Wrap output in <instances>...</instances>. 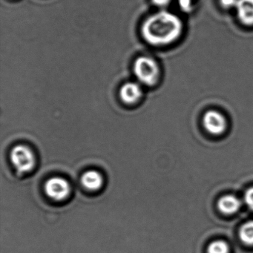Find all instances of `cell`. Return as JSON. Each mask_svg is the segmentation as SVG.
Wrapping results in <instances>:
<instances>
[{
	"instance_id": "cell-1",
	"label": "cell",
	"mask_w": 253,
	"mask_h": 253,
	"mask_svg": "<svg viewBox=\"0 0 253 253\" xmlns=\"http://www.w3.org/2000/svg\"><path fill=\"white\" fill-rule=\"evenodd\" d=\"M183 28V23L179 17L167 11H161L145 20L142 26V35L151 45H168L178 39Z\"/></svg>"
},
{
	"instance_id": "cell-2",
	"label": "cell",
	"mask_w": 253,
	"mask_h": 253,
	"mask_svg": "<svg viewBox=\"0 0 253 253\" xmlns=\"http://www.w3.org/2000/svg\"><path fill=\"white\" fill-rule=\"evenodd\" d=\"M134 72L139 82L148 86L155 85L160 78L159 66L149 57H138L135 60Z\"/></svg>"
},
{
	"instance_id": "cell-3",
	"label": "cell",
	"mask_w": 253,
	"mask_h": 253,
	"mask_svg": "<svg viewBox=\"0 0 253 253\" xmlns=\"http://www.w3.org/2000/svg\"><path fill=\"white\" fill-rule=\"evenodd\" d=\"M10 159L14 169L20 173L32 171L36 165V157L33 151L26 145L14 146L11 151Z\"/></svg>"
},
{
	"instance_id": "cell-4",
	"label": "cell",
	"mask_w": 253,
	"mask_h": 253,
	"mask_svg": "<svg viewBox=\"0 0 253 253\" xmlns=\"http://www.w3.org/2000/svg\"><path fill=\"white\" fill-rule=\"evenodd\" d=\"M45 192L48 198L53 201H62L69 196L72 191L70 183L66 179L54 177L45 182Z\"/></svg>"
},
{
	"instance_id": "cell-5",
	"label": "cell",
	"mask_w": 253,
	"mask_h": 253,
	"mask_svg": "<svg viewBox=\"0 0 253 253\" xmlns=\"http://www.w3.org/2000/svg\"><path fill=\"white\" fill-rule=\"evenodd\" d=\"M203 125L210 134L220 135L226 128V121L224 116L217 111L210 110L206 112L203 118Z\"/></svg>"
},
{
	"instance_id": "cell-6",
	"label": "cell",
	"mask_w": 253,
	"mask_h": 253,
	"mask_svg": "<svg viewBox=\"0 0 253 253\" xmlns=\"http://www.w3.org/2000/svg\"><path fill=\"white\" fill-rule=\"evenodd\" d=\"M143 95V90L140 84L128 82L123 85L120 90V96L124 103L133 104L138 101Z\"/></svg>"
},
{
	"instance_id": "cell-7",
	"label": "cell",
	"mask_w": 253,
	"mask_h": 253,
	"mask_svg": "<svg viewBox=\"0 0 253 253\" xmlns=\"http://www.w3.org/2000/svg\"><path fill=\"white\" fill-rule=\"evenodd\" d=\"M235 9L243 24L253 26V0H238Z\"/></svg>"
},
{
	"instance_id": "cell-8",
	"label": "cell",
	"mask_w": 253,
	"mask_h": 253,
	"mask_svg": "<svg viewBox=\"0 0 253 253\" xmlns=\"http://www.w3.org/2000/svg\"><path fill=\"white\" fill-rule=\"evenodd\" d=\"M241 201L232 195H224L217 202L219 211L225 214H232L237 212L241 208Z\"/></svg>"
},
{
	"instance_id": "cell-9",
	"label": "cell",
	"mask_w": 253,
	"mask_h": 253,
	"mask_svg": "<svg viewBox=\"0 0 253 253\" xmlns=\"http://www.w3.org/2000/svg\"><path fill=\"white\" fill-rule=\"evenodd\" d=\"M81 183L83 186L88 190H99L103 186V176L99 171L89 170L83 174Z\"/></svg>"
},
{
	"instance_id": "cell-10",
	"label": "cell",
	"mask_w": 253,
	"mask_h": 253,
	"mask_svg": "<svg viewBox=\"0 0 253 253\" xmlns=\"http://www.w3.org/2000/svg\"><path fill=\"white\" fill-rule=\"evenodd\" d=\"M241 241L246 245L253 246V220L246 222L239 230Z\"/></svg>"
},
{
	"instance_id": "cell-11",
	"label": "cell",
	"mask_w": 253,
	"mask_h": 253,
	"mask_svg": "<svg viewBox=\"0 0 253 253\" xmlns=\"http://www.w3.org/2000/svg\"><path fill=\"white\" fill-rule=\"evenodd\" d=\"M229 246L221 240H217L211 242L207 250L208 253H229Z\"/></svg>"
},
{
	"instance_id": "cell-12",
	"label": "cell",
	"mask_w": 253,
	"mask_h": 253,
	"mask_svg": "<svg viewBox=\"0 0 253 253\" xmlns=\"http://www.w3.org/2000/svg\"><path fill=\"white\" fill-rule=\"evenodd\" d=\"M244 198L246 205L253 211V186L246 191Z\"/></svg>"
},
{
	"instance_id": "cell-13",
	"label": "cell",
	"mask_w": 253,
	"mask_h": 253,
	"mask_svg": "<svg viewBox=\"0 0 253 253\" xmlns=\"http://www.w3.org/2000/svg\"><path fill=\"white\" fill-rule=\"evenodd\" d=\"M179 6L184 12H190L192 9V0H177Z\"/></svg>"
},
{
	"instance_id": "cell-14",
	"label": "cell",
	"mask_w": 253,
	"mask_h": 253,
	"mask_svg": "<svg viewBox=\"0 0 253 253\" xmlns=\"http://www.w3.org/2000/svg\"><path fill=\"white\" fill-rule=\"evenodd\" d=\"M220 4L223 8H235L238 0H220Z\"/></svg>"
},
{
	"instance_id": "cell-15",
	"label": "cell",
	"mask_w": 253,
	"mask_h": 253,
	"mask_svg": "<svg viewBox=\"0 0 253 253\" xmlns=\"http://www.w3.org/2000/svg\"><path fill=\"white\" fill-rule=\"evenodd\" d=\"M152 1L156 6L165 7L170 3L171 0H152Z\"/></svg>"
}]
</instances>
